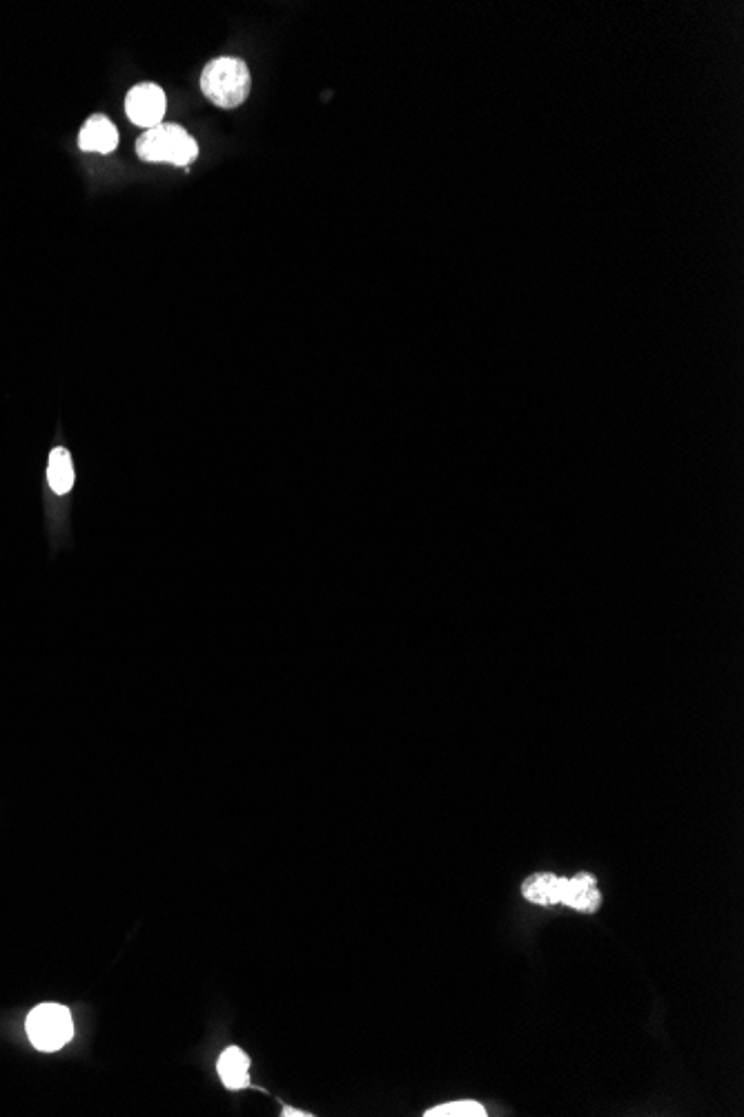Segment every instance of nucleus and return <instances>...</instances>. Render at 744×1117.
<instances>
[{
	"label": "nucleus",
	"instance_id": "4",
	"mask_svg": "<svg viewBox=\"0 0 744 1117\" xmlns=\"http://www.w3.org/2000/svg\"><path fill=\"white\" fill-rule=\"evenodd\" d=\"M165 94L159 85L154 83H141L132 87L125 96V114L130 116V121L139 128H156L163 123L165 116Z\"/></svg>",
	"mask_w": 744,
	"mask_h": 1117
},
{
	"label": "nucleus",
	"instance_id": "11",
	"mask_svg": "<svg viewBox=\"0 0 744 1117\" xmlns=\"http://www.w3.org/2000/svg\"><path fill=\"white\" fill-rule=\"evenodd\" d=\"M281 1115H283V1117H310V1113H303V1111H297V1109H290V1106H286V1109H283Z\"/></svg>",
	"mask_w": 744,
	"mask_h": 1117
},
{
	"label": "nucleus",
	"instance_id": "3",
	"mask_svg": "<svg viewBox=\"0 0 744 1117\" xmlns=\"http://www.w3.org/2000/svg\"><path fill=\"white\" fill-rule=\"evenodd\" d=\"M27 1037L34 1048L54 1053L74 1037L70 1010L61 1004H41L27 1015Z\"/></svg>",
	"mask_w": 744,
	"mask_h": 1117
},
{
	"label": "nucleus",
	"instance_id": "1",
	"mask_svg": "<svg viewBox=\"0 0 744 1117\" xmlns=\"http://www.w3.org/2000/svg\"><path fill=\"white\" fill-rule=\"evenodd\" d=\"M250 85V70L241 58H214V61L203 67L201 90L205 99L219 105V108H239L248 99Z\"/></svg>",
	"mask_w": 744,
	"mask_h": 1117
},
{
	"label": "nucleus",
	"instance_id": "8",
	"mask_svg": "<svg viewBox=\"0 0 744 1117\" xmlns=\"http://www.w3.org/2000/svg\"><path fill=\"white\" fill-rule=\"evenodd\" d=\"M560 890L562 877H555L551 872H537L524 881L522 895L535 906H555L560 903Z\"/></svg>",
	"mask_w": 744,
	"mask_h": 1117
},
{
	"label": "nucleus",
	"instance_id": "2",
	"mask_svg": "<svg viewBox=\"0 0 744 1117\" xmlns=\"http://www.w3.org/2000/svg\"><path fill=\"white\" fill-rule=\"evenodd\" d=\"M136 154L148 163H170L176 168H188L199 157V145L181 125L161 123L141 134L136 141Z\"/></svg>",
	"mask_w": 744,
	"mask_h": 1117
},
{
	"label": "nucleus",
	"instance_id": "6",
	"mask_svg": "<svg viewBox=\"0 0 744 1117\" xmlns=\"http://www.w3.org/2000/svg\"><path fill=\"white\" fill-rule=\"evenodd\" d=\"M78 145L83 152H101L110 154L119 145V130L116 125L103 114H94L85 121V125L78 132Z\"/></svg>",
	"mask_w": 744,
	"mask_h": 1117
},
{
	"label": "nucleus",
	"instance_id": "7",
	"mask_svg": "<svg viewBox=\"0 0 744 1117\" xmlns=\"http://www.w3.org/2000/svg\"><path fill=\"white\" fill-rule=\"evenodd\" d=\"M217 1071L225 1089L241 1091L250 1086V1057L239 1046H230L221 1053Z\"/></svg>",
	"mask_w": 744,
	"mask_h": 1117
},
{
	"label": "nucleus",
	"instance_id": "9",
	"mask_svg": "<svg viewBox=\"0 0 744 1117\" xmlns=\"http://www.w3.org/2000/svg\"><path fill=\"white\" fill-rule=\"evenodd\" d=\"M47 482H50V487L54 493L58 495H65L70 493L74 487V464L70 453L65 449H54L50 453V466H47Z\"/></svg>",
	"mask_w": 744,
	"mask_h": 1117
},
{
	"label": "nucleus",
	"instance_id": "5",
	"mask_svg": "<svg viewBox=\"0 0 744 1117\" xmlns=\"http://www.w3.org/2000/svg\"><path fill=\"white\" fill-rule=\"evenodd\" d=\"M560 903L577 912H584V915H593V912L602 906V895L600 890H597V879L589 872H580L569 879L562 877Z\"/></svg>",
	"mask_w": 744,
	"mask_h": 1117
},
{
	"label": "nucleus",
	"instance_id": "10",
	"mask_svg": "<svg viewBox=\"0 0 744 1117\" xmlns=\"http://www.w3.org/2000/svg\"><path fill=\"white\" fill-rule=\"evenodd\" d=\"M424 1115L426 1117H486L488 1113L484 1109V1104H479L475 1100H459L442 1106H433V1109H428Z\"/></svg>",
	"mask_w": 744,
	"mask_h": 1117
}]
</instances>
